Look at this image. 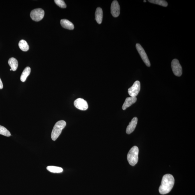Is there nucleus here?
<instances>
[{"label": "nucleus", "instance_id": "nucleus-1", "mask_svg": "<svg viewBox=\"0 0 195 195\" xmlns=\"http://www.w3.org/2000/svg\"><path fill=\"white\" fill-rule=\"evenodd\" d=\"M174 183L175 179L172 175L169 174L164 175L159 187V193L161 194L168 193L172 190Z\"/></svg>", "mask_w": 195, "mask_h": 195}, {"label": "nucleus", "instance_id": "nucleus-2", "mask_svg": "<svg viewBox=\"0 0 195 195\" xmlns=\"http://www.w3.org/2000/svg\"><path fill=\"white\" fill-rule=\"evenodd\" d=\"M66 125V122L64 121H59L55 124L52 133V139L53 141H56L60 135L62 130Z\"/></svg>", "mask_w": 195, "mask_h": 195}, {"label": "nucleus", "instance_id": "nucleus-3", "mask_svg": "<svg viewBox=\"0 0 195 195\" xmlns=\"http://www.w3.org/2000/svg\"><path fill=\"white\" fill-rule=\"evenodd\" d=\"M139 149L136 146H134L130 149L127 155V160L129 164L134 166L138 161Z\"/></svg>", "mask_w": 195, "mask_h": 195}, {"label": "nucleus", "instance_id": "nucleus-4", "mask_svg": "<svg viewBox=\"0 0 195 195\" xmlns=\"http://www.w3.org/2000/svg\"><path fill=\"white\" fill-rule=\"evenodd\" d=\"M45 12L41 9H37L33 10L30 14L31 17L33 20L35 21H40L44 17Z\"/></svg>", "mask_w": 195, "mask_h": 195}, {"label": "nucleus", "instance_id": "nucleus-5", "mask_svg": "<svg viewBox=\"0 0 195 195\" xmlns=\"http://www.w3.org/2000/svg\"><path fill=\"white\" fill-rule=\"evenodd\" d=\"M171 67L173 74L175 76L180 77L182 73V68L177 59H174L171 63Z\"/></svg>", "mask_w": 195, "mask_h": 195}, {"label": "nucleus", "instance_id": "nucleus-6", "mask_svg": "<svg viewBox=\"0 0 195 195\" xmlns=\"http://www.w3.org/2000/svg\"><path fill=\"white\" fill-rule=\"evenodd\" d=\"M136 48L138 52L139 53L141 58L147 67H150L151 66L150 62L146 53L142 46L139 43H137L136 45Z\"/></svg>", "mask_w": 195, "mask_h": 195}, {"label": "nucleus", "instance_id": "nucleus-7", "mask_svg": "<svg viewBox=\"0 0 195 195\" xmlns=\"http://www.w3.org/2000/svg\"><path fill=\"white\" fill-rule=\"evenodd\" d=\"M141 84L139 81H136L133 85L128 90V93L131 97H136L140 90Z\"/></svg>", "mask_w": 195, "mask_h": 195}, {"label": "nucleus", "instance_id": "nucleus-8", "mask_svg": "<svg viewBox=\"0 0 195 195\" xmlns=\"http://www.w3.org/2000/svg\"><path fill=\"white\" fill-rule=\"evenodd\" d=\"M74 104L76 108L82 111H85L88 108L87 102L81 98H78L75 100Z\"/></svg>", "mask_w": 195, "mask_h": 195}, {"label": "nucleus", "instance_id": "nucleus-9", "mask_svg": "<svg viewBox=\"0 0 195 195\" xmlns=\"http://www.w3.org/2000/svg\"><path fill=\"white\" fill-rule=\"evenodd\" d=\"M111 13L114 17L119 16L120 14V6L117 1H114L111 5Z\"/></svg>", "mask_w": 195, "mask_h": 195}, {"label": "nucleus", "instance_id": "nucleus-10", "mask_svg": "<svg viewBox=\"0 0 195 195\" xmlns=\"http://www.w3.org/2000/svg\"><path fill=\"white\" fill-rule=\"evenodd\" d=\"M138 122V119L137 117H135L130 122L129 125L127 126L126 129V133L127 134H130L134 131L136 127Z\"/></svg>", "mask_w": 195, "mask_h": 195}, {"label": "nucleus", "instance_id": "nucleus-11", "mask_svg": "<svg viewBox=\"0 0 195 195\" xmlns=\"http://www.w3.org/2000/svg\"><path fill=\"white\" fill-rule=\"evenodd\" d=\"M137 98L136 97H128L126 98L125 103H124L122 109L125 110L127 108L131 106L133 104H134L137 101Z\"/></svg>", "mask_w": 195, "mask_h": 195}, {"label": "nucleus", "instance_id": "nucleus-12", "mask_svg": "<svg viewBox=\"0 0 195 195\" xmlns=\"http://www.w3.org/2000/svg\"><path fill=\"white\" fill-rule=\"evenodd\" d=\"M60 24L64 28L69 29V30H73L74 26L73 23L67 19H62L60 21Z\"/></svg>", "mask_w": 195, "mask_h": 195}, {"label": "nucleus", "instance_id": "nucleus-13", "mask_svg": "<svg viewBox=\"0 0 195 195\" xmlns=\"http://www.w3.org/2000/svg\"><path fill=\"white\" fill-rule=\"evenodd\" d=\"M96 20L98 24H101L103 20V11L100 7L96 9L95 13Z\"/></svg>", "mask_w": 195, "mask_h": 195}, {"label": "nucleus", "instance_id": "nucleus-14", "mask_svg": "<svg viewBox=\"0 0 195 195\" xmlns=\"http://www.w3.org/2000/svg\"><path fill=\"white\" fill-rule=\"evenodd\" d=\"M8 63L12 70L15 71L16 70L18 66V62L16 59L14 58H10L8 61Z\"/></svg>", "mask_w": 195, "mask_h": 195}, {"label": "nucleus", "instance_id": "nucleus-15", "mask_svg": "<svg viewBox=\"0 0 195 195\" xmlns=\"http://www.w3.org/2000/svg\"><path fill=\"white\" fill-rule=\"evenodd\" d=\"M31 72V69L29 67H27L25 68L21 74L20 77V80L22 82L25 81L27 77L30 74Z\"/></svg>", "mask_w": 195, "mask_h": 195}, {"label": "nucleus", "instance_id": "nucleus-16", "mask_svg": "<svg viewBox=\"0 0 195 195\" xmlns=\"http://www.w3.org/2000/svg\"><path fill=\"white\" fill-rule=\"evenodd\" d=\"M19 46L22 51L27 52L29 49V46L27 42L24 40H21L19 43Z\"/></svg>", "mask_w": 195, "mask_h": 195}, {"label": "nucleus", "instance_id": "nucleus-17", "mask_svg": "<svg viewBox=\"0 0 195 195\" xmlns=\"http://www.w3.org/2000/svg\"><path fill=\"white\" fill-rule=\"evenodd\" d=\"M47 169L50 172L54 173H62L63 171L61 167L54 166H49L47 167Z\"/></svg>", "mask_w": 195, "mask_h": 195}, {"label": "nucleus", "instance_id": "nucleus-18", "mask_svg": "<svg viewBox=\"0 0 195 195\" xmlns=\"http://www.w3.org/2000/svg\"><path fill=\"white\" fill-rule=\"evenodd\" d=\"M149 2L166 7L168 5V3L164 0H149Z\"/></svg>", "mask_w": 195, "mask_h": 195}, {"label": "nucleus", "instance_id": "nucleus-19", "mask_svg": "<svg viewBox=\"0 0 195 195\" xmlns=\"http://www.w3.org/2000/svg\"><path fill=\"white\" fill-rule=\"evenodd\" d=\"M0 135L7 137H9L11 135V133L9 130L1 125H0Z\"/></svg>", "mask_w": 195, "mask_h": 195}, {"label": "nucleus", "instance_id": "nucleus-20", "mask_svg": "<svg viewBox=\"0 0 195 195\" xmlns=\"http://www.w3.org/2000/svg\"><path fill=\"white\" fill-rule=\"evenodd\" d=\"M54 2L56 5L59 6V7L62 8H66L67 5L64 1H62V0H55Z\"/></svg>", "mask_w": 195, "mask_h": 195}, {"label": "nucleus", "instance_id": "nucleus-21", "mask_svg": "<svg viewBox=\"0 0 195 195\" xmlns=\"http://www.w3.org/2000/svg\"><path fill=\"white\" fill-rule=\"evenodd\" d=\"M3 88V84L2 82L1 78H0V89H2Z\"/></svg>", "mask_w": 195, "mask_h": 195}, {"label": "nucleus", "instance_id": "nucleus-22", "mask_svg": "<svg viewBox=\"0 0 195 195\" xmlns=\"http://www.w3.org/2000/svg\"><path fill=\"white\" fill-rule=\"evenodd\" d=\"M143 2H146V1H144Z\"/></svg>", "mask_w": 195, "mask_h": 195}, {"label": "nucleus", "instance_id": "nucleus-23", "mask_svg": "<svg viewBox=\"0 0 195 195\" xmlns=\"http://www.w3.org/2000/svg\"><path fill=\"white\" fill-rule=\"evenodd\" d=\"M10 70H12L11 69H10Z\"/></svg>", "mask_w": 195, "mask_h": 195}]
</instances>
